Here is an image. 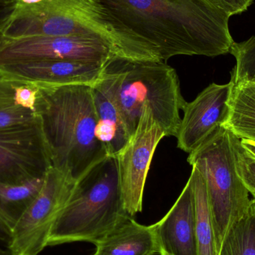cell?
<instances>
[{"mask_svg": "<svg viewBox=\"0 0 255 255\" xmlns=\"http://www.w3.org/2000/svg\"><path fill=\"white\" fill-rule=\"evenodd\" d=\"M109 16L160 61L178 55L230 53L228 13L206 0H97Z\"/></svg>", "mask_w": 255, "mask_h": 255, "instance_id": "1", "label": "cell"}, {"mask_svg": "<svg viewBox=\"0 0 255 255\" xmlns=\"http://www.w3.org/2000/svg\"><path fill=\"white\" fill-rule=\"evenodd\" d=\"M39 85L40 121L52 166L78 180L109 155L97 136L93 87Z\"/></svg>", "mask_w": 255, "mask_h": 255, "instance_id": "2", "label": "cell"}, {"mask_svg": "<svg viewBox=\"0 0 255 255\" xmlns=\"http://www.w3.org/2000/svg\"><path fill=\"white\" fill-rule=\"evenodd\" d=\"M118 161L108 155L76 180L51 231L48 247L85 242L97 245L124 217Z\"/></svg>", "mask_w": 255, "mask_h": 255, "instance_id": "3", "label": "cell"}, {"mask_svg": "<svg viewBox=\"0 0 255 255\" xmlns=\"http://www.w3.org/2000/svg\"><path fill=\"white\" fill-rule=\"evenodd\" d=\"M106 69L113 83L114 94L129 136L147 104L166 136H175L181 123L180 111L186 100L176 70L163 61H139L115 56Z\"/></svg>", "mask_w": 255, "mask_h": 255, "instance_id": "4", "label": "cell"}, {"mask_svg": "<svg viewBox=\"0 0 255 255\" xmlns=\"http://www.w3.org/2000/svg\"><path fill=\"white\" fill-rule=\"evenodd\" d=\"M239 139L221 126L187 157L189 164L197 168L206 183L218 255L229 231L246 215L252 203L237 170L235 148Z\"/></svg>", "mask_w": 255, "mask_h": 255, "instance_id": "5", "label": "cell"}, {"mask_svg": "<svg viewBox=\"0 0 255 255\" xmlns=\"http://www.w3.org/2000/svg\"><path fill=\"white\" fill-rule=\"evenodd\" d=\"M76 180L52 166L41 191L10 232V255H39L47 247L52 227L67 205Z\"/></svg>", "mask_w": 255, "mask_h": 255, "instance_id": "6", "label": "cell"}, {"mask_svg": "<svg viewBox=\"0 0 255 255\" xmlns=\"http://www.w3.org/2000/svg\"><path fill=\"white\" fill-rule=\"evenodd\" d=\"M141 110L136 128L115 155L124 208L128 215L132 217L142 212L150 165L157 145L166 136L149 106L144 105Z\"/></svg>", "mask_w": 255, "mask_h": 255, "instance_id": "7", "label": "cell"}, {"mask_svg": "<svg viewBox=\"0 0 255 255\" xmlns=\"http://www.w3.org/2000/svg\"><path fill=\"white\" fill-rule=\"evenodd\" d=\"M117 55L97 36H35L0 38V65L36 60H68L106 64Z\"/></svg>", "mask_w": 255, "mask_h": 255, "instance_id": "8", "label": "cell"}, {"mask_svg": "<svg viewBox=\"0 0 255 255\" xmlns=\"http://www.w3.org/2000/svg\"><path fill=\"white\" fill-rule=\"evenodd\" d=\"M52 167L41 121L0 128V184L21 185Z\"/></svg>", "mask_w": 255, "mask_h": 255, "instance_id": "9", "label": "cell"}, {"mask_svg": "<svg viewBox=\"0 0 255 255\" xmlns=\"http://www.w3.org/2000/svg\"><path fill=\"white\" fill-rule=\"evenodd\" d=\"M1 10L68 16L109 42L118 56L134 58L140 51L139 42L114 20L97 0H12Z\"/></svg>", "mask_w": 255, "mask_h": 255, "instance_id": "10", "label": "cell"}, {"mask_svg": "<svg viewBox=\"0 0 255 255\" xmlns=\"http://www.w3.org/2000/svg\"><path fill=\"white\" fill-rule=\"evenodd\" d=\"M233 85L212 83L199 93L193 101L186 103L177 132V146L191 153L223 126L229 112Z\"/></svg>", "mask_w": 255, "mask_h": 255, "instance_id": "11", "label": "cell"}, {"mask_svg": "<svg viewBox=\"0 0 255 255\" xmlns=\"http://www.w3.org/2000/svg\"><path fill=\"white\" fill-rule=\"evenodd\" d=\"M106 64L68 60H36L2 64L0 65V73L38 85L94 86L101 79Z\"/></svg>", "mask_w": 255, "mask_h": 255, "instance_id": "12", "label": "cell"}, {"mask_svg": "<svg viewBox=\"0 0 255 255\" xmlns=\"http://www.w3.org/2000/svg\"><path fill=\"white\" fill-rule=\"evenodd\" d=\"M157 226L163 253L198 255L194 197L190 178L172 208L157 222Z\"/></svg>", "mask_w": 255, "mask_h": 255, "instance_id": "13", "label": "cell"}, {"mask_svg": "<svg viewBox=\"0 0 255 255\" xmlns=\"http://www.w3.org/2000/svg\"><path fill=\"white\" fill-rule=\"evenodd\" d=\"M40 86L0 73V128L40 121Z\"/></svg>", "mask_w": 255, "mask_h": 255, "instance_id": "14", "label": "cell"}, {"mask_svg": "<svg viewBox=\"0 0 255 255\" xmlns=\"http://www.w3.org/2000/svg\"><path fill=\"white\" fill-rule=\"evenodd\" d=\"M93 255H161L157 223L139 224L127 215L95 246Z\"/></svg>", "mask_w": 255, "mask_h": 255, "instance_id": "15", "label": "cell"}, {"mask_svg": "<svg viewBox=\"0 0 255 255\" xmlns=\"http://www.w3.org/2000/svg\"><path fill=\"white\" fill-rule=\"evenodd\" d=\"M92 87L97 115V136L109 155L115 156L130 136L123 122L114 94L112 77L106 67L101 79Z\"/></svg>", "mask_w": 255, "mask_h": 255, "instance_id": "16", "label": "cell"}, {"mask_svg": "<svg viewBox=\"0 0 255 255\" xmlns=\"http://www.w3.org/2000/svg\"><path fill=\"white\" fill-rule=\"evenodd\" d=\"M223 126L241 139L255 141V82L233 85Z\"/></svg>", "mask_w": 255, "mask_h": 255, "instance_id": "17", "label": "cell"}, {"mask_svg": "<svg viewBox=\"0 0 255 255\" xmlns=\"http://www.w3.org/2000/svg\"><path fill=\"white\" fill-rule=\"evenodd\" d=\"M190 179L195 206V227L198 255H218L215 229L206 183L197 168L192 166Z\"/></svg>", "mask_w": 255, "mask_h": 255, "instance_id": "18", "label": "cell"}, {"mask_svg": "<svg viewBox=\"0 0 255 255\" xmlns=\"http://www.w3.org/2000/svg\"><path fill=\"white\" fill-rule=\"evenodd\" d=\"M45 177L21 185L0 184V224L9 232L41 191Z\"/></svg>", "mask_w": 255, "mask_h": 255, "instance_id": "19", "label": "cell"}, {"mask_svg": "<svg viewBox=\"0 0 255 255\" xmlns=\"http://www.w3.org/2000/svg\"><path fill=\"white\" fill-rule=\"evenodd\" d=\"M219 255H255V201L225 238Z\"/></svg>", "mask_w": 255, "mask_h": 255, "instance_id": "20", "label": "cell"}, {"mask_svg": "<svg viewBox=\"0 0 255 255\" xmlns=\"http://www.w3.org/2000/svg\"><path fill=\"white\" fill-rule=\"evenodd\" d=\"M230 53L236 60L230 82L236 85L253 81L255 78V36L245 41L235 42Z\"/></svg>", "mask_w": 255, "mask_h": 255, "instance_id": "21", "label": "cell"}, {"mask_svg": "<svg viewBox=\"0 0 255 255\" xmlns=\"http://www.w3.org/2000/svg\"><path fill=\"white\" fill-rule=\"evenodd\" d=\"M235 155L238 175L255 201V158L244 149L241 139L237 142Z\"/></svg>", "mask_w": 255, "mask_h": 255, "instance_id": "22", "label": "cell"}, {"mask_svg": "<svg viewBox=\"0 0 255 255\" xmlns=\"http://www.w3.org/2000/svg\"><path fill=\"white\" fill-rule=\"evenodd\" d=\"M212 5L217 8L221 9L223 11L232 16L234 15L241 14L247 11L249 7L252 5L248 0H206Z\"/></svg>", "mask_w": 255, "mask_h": 255, "instance_id": "23", "label": "cell"}, {"mask_svg": "<svg viewBox=\"0 0 255 255\" xmlns=\"http://www.w3.org/2000/svg\"><path fill=\"white\" fill-rule=\"evenodd\" d=\"M241 145L244 149L255 158V141L250 139H241Z\"/></svg>", "mask_w": 255, "mask_h": 255, "instance_id": "24", "label": "cell"}, {"mask_svg": "<svg viewBox=\"0 0 255 255\" xmlns=\"http://www.w3.org/2000/svg\"><path fill=\"white\" fill-rule=\"evenodd\" d=\"M10 239V233L0 224V243L5 244L6 246L9 244Z\"/></svg>", "mask_w": 255, "mask_h": 255, "instance_id": "25", "label": "cell"}, {"mask_svg": "<svg viewBox=\"0 0 255 255\" xmlns=\"http://www.w3.org/2000/svg\"><path fill=\"white\" fill-rule=\"evenodd\" d=\"M11 1L12 0H0V10L8 6Z\"/></svg>", "mask_w": 255, "mask_h": 255, "instance_id": "26", "label": "cell"}, {"mask_svg": "<svg viewBox=\"0 0 255 255\" xmlns=\"http://www.w3.org/2000/svg\"><path fill=\"white\" fill-rule=\"evenodd\" d=\"M0 255H10L9 252L7 250H2V249L0 247Z\"/></svg>", "mask_w": 255, "mask_h": 255, "instance_id": "27", "label": "cell"}, {"mask_svg": "<svg viewBox=\"0 0 255 255\" xmlns=\"http://www.w3.org/2000/svg\"><path fill=\"white\" fill-rule=\"evenodd\" d=\"M249 1V2L250 3V4H253V0H248Z\"/></svg>", "mask_w": 255, "mask_h": 255, "instance_id": "28", "label": "cell"}, {"mask_svg": "<svg viewBox=\"0 0 255 255\" xmlns=\"http://www.w3.org/2000/svg\"><path fill=\"white\" fill-rule=\"evenodd\" d=\"M168 255V254H166V253H162V255Z\"/></svg>", "mask_w": 255, "mask_h": 255, "instance_id": "29", "label": "cell"}, {"mask_svg": "<svg viewBox=\"0 0 255 255\" xmlns=\"http://www.w3.org/2000/svg\"><path fill=\"white\" fill-rule=\"evenodd\" d=\"M251 82H255V79H253V81H251Z\"/></svg>", "mask_w": 255, "mask_h": 255, "instance_id": "30", "label": "cell"}]
</instances>
